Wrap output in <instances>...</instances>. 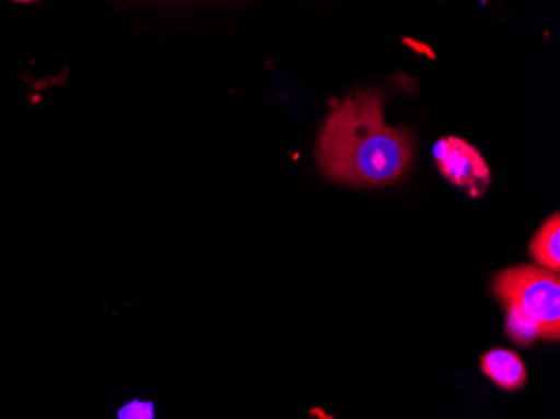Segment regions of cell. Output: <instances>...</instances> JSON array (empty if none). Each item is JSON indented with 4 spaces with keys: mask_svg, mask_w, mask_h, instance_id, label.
Wrapping results in <instances>:
<instances>
[{
    "mask_svg": "<svg viewBox=\"0 0 560 419\" xmlns=\"http://www.w3.org/2000/svg\"><path fill=\"white\" fill-rule=\"evenodd\" d=\"M481 373L505 391H517L527 383V368L517 352L492 349L480 359Z\"/></svg>",
    "mask_w": 560,
    "mask_h": 419,
    "instance_id": "4",
    "label": "cell"
},
{
    "mask_svg": "<svg viewBox=\"0 0 560 419\" xmlns=\"http://www.w3.org/2000/svg\"><path fill=\"white\" fill-rule=\"evenodd\" d=\"M528 254L542 269L559 273L560 270V217L553 213L540 226L528 245Z\"/></svg>",
    "mask_w": 560,
    "mask_h": 419,
    "instance_id": "5",
    "label": "cell"
},
{
    "mask_svg": "<svg viewBox=\"0 0 560 419\" xmlns=\"http://www.w3.org/2000/svg\"><path fill=\"white\" fill-rule=\"evenodd\" d=\"M493 292L505 305L506 334L517 345L559 340V273L536 266L512 267L493 279Z\"/></svg>",
    "mask_w": 560,
    "mask_h": 419,
    "instance_id": "2",
    "label": "cell"
},
{
    "mask_svg": "<svg viewBox=\"0 0 560 419\" xmlns=\"http://www.w3.org/2000/svg\"><path fill=\"white\" fill-rule=\"evenodd\" d=\"M119 419H153L151 403H131L118 412Z\"/></svg>",
    "mask_w": 560,
    "mask_h": 419,
    "instance_id": "6",
    "label": "cell"
},
{
    "mask_svg": "<svg viewBox=\"0 0 560 419\" xmlns=\"http://www.w3.org/2000/svg\"><path fill=\"white\" fill-rule=\"evenodd\" d=\"M413 159V137L386 125L383 97L358 93L338 104L324 123L317 162L329 178L373 187L405 175Z\"/></svg>",
    "mask_w": 560,
    "mask_h": 419,
    "instance_id": "1",
    "label": "cell"
},
{
    "mask_svg": "<svg viewBox=\"0 0 560 419\" xmlns=\"http://www.w3.org/2000/svg\"><path fill=\"white\" fill-rule=\"evenodd\" d=\"M436 163L440 173L470 197H481L489 188L490 170L486 159L474 144L462 138H446V153Z\"/></svg>",
    "mask_w": 560,
    "mask_h": 419,
    "instance_id": "3",
    "label": "cell"
}]
</instances>
